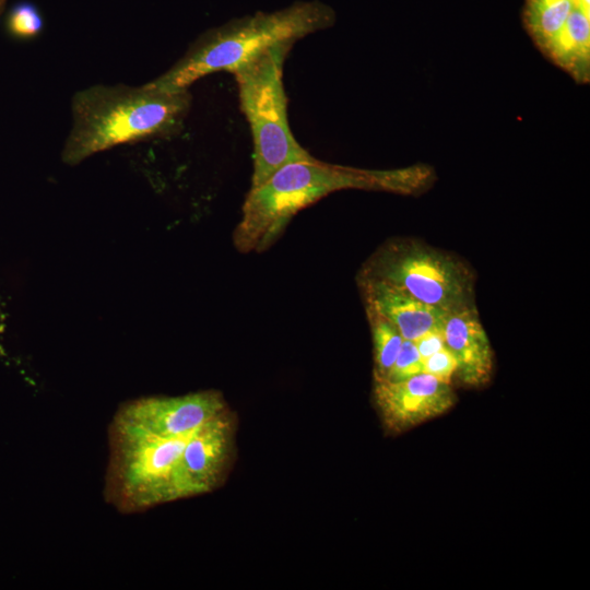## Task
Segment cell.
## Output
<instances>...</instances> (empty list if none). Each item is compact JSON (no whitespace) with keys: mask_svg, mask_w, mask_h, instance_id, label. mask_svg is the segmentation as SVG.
Listing matches in <instances>:
<instances>
[{"mask_svg":"<svg viewBox=\"0 0 590 590\" xmlns=\"http://www.w3.org/2000/svg\"><path fill=\"white\" fill-rule=\"evenodd\" d=\"M435 179L434 168L426 164L363 169L315 157L292 162L250 188L234 231V245L244 253L264 251L281 236L293 216L335 191L362 189L416 196L428 190Z\"/></svg>","mask_w":590,"mask_h":590,"instance_id":"6da1fadb","label":"cell"},{"mask_svg":"<svg viewBox=\"0 0 590 590\" xmlns=\"http://www.w3.org/2000/svg\"><path fill=\"white\" fill-rule=\"evenodd\" d=\"M191 105L188 90L93 85L74 94L72 126L61 158L78 165L113 146L168 137L184 125Z\"/></svg>","mask_w":590,"mask_h":590,"instance_id":"7a4b0ae2","label":"cell"},{"mask_svg":"<svg viewBox=\"0 0 590 590\" xmlns=\"http://www.w3.org/2000/svg\"><path fill=\"white\" fill-rule=\"evenodd\" d=\"M332 8L320 1H298L273 12H257L203 33L166 72L149 82L166 91H182L217 71L233 73L245 62L281 44H293L334 23Z\"/></svg>","mask_w":590,"mask_h":590,"instance_id":"3957f363","label":"cell"},{"mask_svg":"<svg viewBox=\"0 0 590 590\" xmlns=\"http://www.w3.org/2000/svg\"><path fill=\"white\" fill-rule=\"evenodd\" d=\"M292 46L276 45L233 72L253 142L251 188L288 163L314 157L296 141L288 125L282 76Z\"/></svg>","mask_w":590,"mask_h":590,"instance_id":"277c9868","label":"cell"},{"mask_svg":"<svg viewBox=\"0 0 590 590\" xmlns=\"http://www.w3.org/2000/svg\"><path fill=\"white\" fill-rule=\"evenodd\" d=\"M191 434L162 438L113 421L108 429L106 502L123 514L173 502L175 468Z\"/></svg>","mask_w":590,"mask_h":590,"instance_id":"5b68a950","label":"cell"},{"mask_svg":"<svg viewBox=\"0 0 590 590\" xmlns=\"http://www.w3.org/2000/svg\"><path fill=\"white\" fill-rule=\"evenodd\" d=\"M358 276L394 285L448 312L474 305L473 271L455 256L411 238L381 245Z\"/></svg>","mask_w":590,"mask_h":590,"instance_id":"8992f818","label":"cell"},{"mask_svg":"<svg viewBox=\"0 0 590 590\" xmlns=\"http://www.w3.org/2000/svg\"><path fill=\"white\" fill-rule=\"evenodd\" d=\"M222 394L215 390L184 396H152L122 403L113 421L162 438L191 434L202 424L226 411Z\"/></svg>","mask_w":590,"mask_h":590,"instance_id":"52a82bcc","label":"cell"},{"mask_svg":"<svg viewBox=\"0 0 590 590\" xmlns=\"http://www.w3.org/2000/svg\"><path fill=\"white\" fill-rule=\"evenodd\" d=\"M374 400L384 426L399 434L446 413L457 396L450 384L421 373L398 381H374Z\"/></svg>","mask_w":590,"mask_h":590,"instance_id":"ba28073f","label":"cell"},{"mask_svg":"<svg viewBox=\"0 0 590 590\" xmlns=\"http://www.w3.org/2000/svg\"><path fill=\"white\" fill-rule=\"evenodd\" d=\"M231 449L232 421L226 410L187 440L173 476L174 500L213 491L223 477Z\"/></svg>","mask_w":590,"mask_h":590,"instance_id":"9c48e42d","label":"cell"},{"mask_svg":"<svg viewBox=\"0 0 590 590\" xmlns=\"http://www.w3.org/2000/svg\"><path fill=\"white\" fill-rule=\"evenodd\" d=\"M442 332L446 346L456 357L460 382L475 388L486 385L492 377L494 355L475 305L448 312Z\"/></svg>","mask_w":590,"mask_h":590,"instance_id":"30bf717a","label":"cell"},{"mask_svg":"<svg viewBox=\"0 0 590 590\" xmlns=\"http://www.w3.org/2000/svg\"><path fill=\"white\" fill-rule=\"evenodd\" d=\"M357 282L365 306L389 320L403 340L415 341L428 331L444 328L448 311L425 304L380 280L357 276Z\"/></svg>","mask_w":590,"mask_h":590,"instance_id":"8fae6325","label":"cell"},{"mask_svg":"<svg viewBox=\"0 0 590 590\" xmlns=\"http://www.w3.org/2000/svg\"><path fill=\"white\" fill-rule=\"evenodd\" d=\"M576 7L590 12L579 0H526L523 25L543 55L547 52Z\"/></svg>","mask_w":590,"mask_h":590,"instance_id":"7c38bea8","label":"cell"},{"mask_svg":"<svg viewBox=\"0 0 590 590\" xmlns=\"http://www.w3.org/2000/svg\"><path fill=\"white\" fill-rule=\"evenodd\" d=\"M366 307L374 346V381L387 378L403 342L398 329L375 309Z\"/></svg>","mask_w":590,"mask_h":590,"instance_id":"4fadbf2b","label":"cell"},{"mask_svg":"<svg viewBox=\"0 0 590 590\" xmlns=\"http://www.w3.org/2000/svg\"><path fill=\"white\" fill-rule=\"evenodd\" d=\"M43 17L39 11L31 3L15 5L9 15L8 26L10 32L19 37H33L43 28Z\"/></svg>","mask_w":590,"mask_h":590,"instance_id":"5bb4252c","label":"cell"},{"mask_svg":"<svg viewBox=\"0 0 590 590\" xmlns=\"http://www.w3.org/2000/svg\"><path fill=\"white\" fill-rule=\"evenodd\" d=\"M423 373V358L413 341L403 340L399 354L385 380L398 381Z\"/></svg>","mask_w":590,"mask_h":590,"instance_id":"9a60e30c","label":"cell"},{"mask_svg":"<svg viewBox=\"0 0 590 590\" xmlns=\"http://www.w3.org/2000/svg\"><path fill=\"white\" fill-rule=\"evenodd\" d=\"M456 370V357L447 346L423 359V373L442 382L450 384Z\"/></svg>","mask_w":590,"mask_h":590,"instance_id":"2e32d148","label":"cell"},{"mask_svg":"<svg viewBox=\"0 0 590 590\" xmlns=\"http://www.w3.org/2000/svg\"><path fill=\"white\" fill-rule=\"evenodd\" d=\"M413 342L423 359L446 347L442 329L428 331Z\"/></svg>","mask_w":590,"mask_h":590,"instance_id":"e0dca14e","label":"cell"},{"mask_svg":"<svg viewBox=\"0 0 590 590\" xmlns=\"http://www.w3.org/2000/svg\"><path fill=\"white\" fill-rule=\"evenodd\" d=\"M579 1L581 2V4H582L586 9L590 10V0H579Z\"/></svg>","mask_w":590,"mask_h":590,"instance_id":"ac0fdd59","label":"cell"},{"mask_svg":"<svg viewBox=\"0 0 590 590\" xmlns=\"http://www.w3.org/2000/svg\"><path fill=\"white\" fill-rule=\"evenodd\" d=\"M2 4H3V0H0V11H1Z\"/></svg>","mask_w":590,"mask_h":590,"instance_id":"d6986e66","label":"cell"}]
</instances>
